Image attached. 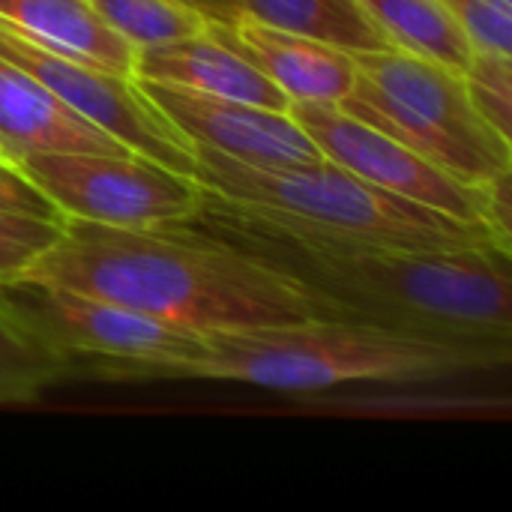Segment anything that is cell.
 Segmentation results:
<instances>
[{
    "label": "cell",
    "mask_w": 512,
    "mask_h": 512,
    "mask_svg": "<svg viewBox=\"0 0 512 512\" xmlns=\"http://www.w3.org/2000/svg\"><path fill=\"white\" fill-rule=\"evenodd\" d=\"M90 6L135 51L195 36L207 27V18L180 0H90Z\"/></svg>",
    "instance_id": "cell-17"
},
{
    "label": "cell",
    "mask_w": 512,
    "mask_h": 512,
    "mask_svg": "<svg viewBox=\"0 0 512 512\" xmlns=\"http://www.w3.org/2000/svg\"><path fill=\"white\" fill-rule=\"evenodd\" d=\"M66 375L69 366L63 357L24 336L0 315V405L33 402Z\"/></svg>",
    "instance_id": "cell-18"
},
{
    "label": "cell",
    "mask_w": 512,
    "mask_h": 512,
    "mask_svg": "<svg viewBox=\"0 0 512 512\" xmlns=\"http://www.w3.org/2000/svg\"><path fill=\"white\" fill-rule=\"evenodd\" d=\"M153 108L189 141L249 165L318 162L324 153L291 111H273L225 96H207L162 81L135 78Z\"/></svg>",
    "instance_id": "cell-10"
},
{
    "label": "cell",
    "mask_w": 512,
    "mask_h": 512,
    "mask_svg": "<svg viewBox=\"0 0 512 512\" xmlns=\"http://www.w3.org/2000/svg\"><path fill=\"white\" fill-rule=\"evenodd\" d=\"M186 222L291 279L315 318L512 357L507 252L321 243L204 192Z\"/></svg>",
    "instance_id": "cell-1"
},
{
    "label": "cell",
    "mask_w": 512,
    "mask_h": 512,
    "mask_svg": "<svg viewBox=\"0 0 512 512\" xmlns=\"http://www.w3.org/2000/svg\"><path fill=\"white\" fill-rule=\"evenodd\" d=\"M207 30L255 63L291 102L339 105L357 81L354 54L309 36L267 27L249 15H240L234 24L207 21Z\"/></svg>",
    "instance_id": "cell-11"
},
{
    "label": "cell",
    "mask_w": 512,
    "mask_h": 512,
    "mask_svg": "<svg viewBox=\"0 0 512 512\" xmlns=\"http://www.w3.org/2000/svg\"><path fill=\"white\" fill-rule=\"evenodd\" d=\"M498 3H507V6H512V0H498Z\"/></svg>",
    "instance_id": "cell-24"
},
{
    "label": "cell",
    "mask_w": 512,
    "mask_h": 512,
    "mask_svg": "<svg viewBox=\"0 0 512 512\" xmlns=\"http://www.w3.org/2000/svg\"><path fill=\"white\" fill-rule=\"evenodd\" d=\"M384 36L417 57L465 75L474 45L438 0H360Z\"/></svg>",
    "instance_id": "cell-16"
},
{
    "label": "cell",
    "mask_w": 512,
    "mask_h": 512,
    "mask_svg": "<svg viewBox=\"0 0 512 512\" xmlns=\"http://www.w3.org/2000/svg\"><path fill=\"white\" fill-rule=\"evenodd\" d=\"M66 222L159 228L195 216L201 189L138 153H33L12 162Z\"/></svg>",
    "instance_id": "cell-7"
},
{
    "label": "cell",
    "mask_w": 512,
    "mask_h": 512,
    "mask_svg": "<svg viewBox=\"0 0 512 512\" xmlns=\"http://www.w3.org/2000/svg\"><path fill=\"white\" fill-rule=\"evenodd\" d=\"M291 114L330 162L348 168L351 174L369 180L384 192L489 228L486 186L459 180L456 174L444 171L441 165L390 138L387 132L351 117L339 105L291 102Z\"/></svg>",
    "instance_id": "cell-9"
},
{
    "label": "cell",
    "mask_w": 512,
    "mask_h": 512,
    "mask_svg": "<svg viewBox=\"0 0 512 512\" xmlns=\"http://www.w3.org/2000/svg\"><path fill=\"white\" fill-rule=\"evenodd\" d=\"M0 210L39 216V219H48V222H66L57 213V207L3 156H0Z\"/></svg>",
    "instance_id": "cell-22"
},
{
    "label": "cell",
    "mask_w": 512,
    "mask_h": 512,
    "mask_svg": "<svg viewBox=\"0 0 512 512\" xmlns=\"http://www.w3.org/2000/svg\"><path fill=\"white\" fill-rule=\"evenodd\" d=\"M210 336L312 321L306 294L273 267L192 228L66 222L24 273Z\"/></svg>",
    "instance_id": "cell-2"
},
{
    "label": "cell",
    "mask_w": 512,
    "mask_h": 512,
    "mask_svg": "<svg viewBox=\"0 0 512 512\" xmlns=\"http://www.w3.org/2000/svg\"><path fill=\"white\" fill-rule=\"evenodd\" d=\"M192 180L204 195L306 240L390 249H498L510 255L486 225L384 192L327 156L294 165H249L192 144Z\"/></svg>",
    "instance_id": "cell-3"
},
{
    "label": "cell",
    "mask_w": 512,
    "mask_h": 512,
    "mask_svg": "<svg viewBox=\"0 0 512 512\" xmlns=\"http://www.w3.org/2000/svg\"><path fill=\"white\" fill-rule=\"evenodd\" d=\"M462 81L474 111L512 141V54L474 51Z\"/></svg>",
    "instance_id": "cell-19"
},
{
    "label": "cell",
    "mask_w": 512,
    "mask_h": 512,
    "mask_svg": "<svg viewBox=\"0 0 512 512\" xmlns=\"http://www.w3.org/2000/svg\"><path fill=\"white\" fill-rule=\"evenodd\" d=\"M132 78L177 84L207 96H225L273 111H291V99L255 63H249L237 48H231L207 27L195 36L138 48Z\"/></svg>",
    "instance_id": "cell-12"
},
{
    "label": "cell",
    "mask_w": 512,
    "mask_h": 512,
    "mask_svg": "<svg viewBox=\"0 0 512 512\" xmlns=\"http://www.w3.org/2000/svg\"><path fill=\"white\" fill-rule=\"evenodd\" d=\"M0 57L48 87L72 111L114 135L132 153L192 177V144L153 108L135 78L51 48L0 18Z\"/></svg>",
    "instance_id": "cell-8"
},
{
    "label": "cell",
    "mask_w": 512,
    "mask_h": 512,
    "mask_svg": "<svg viewBox=\"0 0 512 512\" xmlns=\"http://www.w3.org/2000/svg\"><path fill=\"white\" fill-rule=\"evenodd\" d=\"M507 363L510 357L486 348L312 318L285 327L210 333L186 378L240 381L276 393H324L363 381H438Z\"/></svg>",
    "instance_id": "cell-4"
},
{
    "label": "cell",
    "mask_w": 512,
    "mask_h": 512,
    "mask_svg": "<svg viewBox=\"0 0 512 512\" xmlns=\"http://www.w3.org/2000/svg\"><path fill=\"white\" fill-rule=\"evenodd\" d=\"M0 18L51 48L132 78L135 45L114 33L90 0H0Z\"/></svg>",
    "instance_id": "cell-14"
},
{
    "label": "cell",
    "mask_w": 512,
    "mask_h": 512,
    "mask_svg": "<svg viewBox=\"0 0 512 512\" xmlns=\"http://www.w3.org/2000/svg\"><path fill=\"white\" fill-rule=\"evenodd\" d=\"M33 153H132L114 135L72 111L24 69L0 57V156Z\"/></svg>",
    "instance_id": "cell-13"
},
{
    "label": "cell",
    "mask_w": 512,
    "mask_h": 512,
    "mask_svg": "<svg viewBox=\"0 0 512 512\" xmlns=\"http://www.w3.org/2000/svg\"><path fill=\"white\" fill-rule=\"evenodd\" d=\"M0 315L66 360L69 372L105 378H186L204 336L162 324L120 303L33 276L0 282Z\"/></svg>",
    "instance_id": "cell-6"
},
{
    "label": "cell",
    "mask_w": 512,
    "mask_h": 512,
    "mask_svg": "<svg viewBox=\"0 0 512 512\" xmlns=\"http://www.w3.org/2000/svg\"><path fill=\"white\" fill-rule=\"evenodd\" d=\"M474 51L512 54V6L498 0H438Z\"/></svg>",
    "instance_id": "cell-21"
},
{
    "label": "cell",
    "mask_w": 512,
    "mask_h": 512,
    "mask_svg": "<svg viewBox=\"0 0 512 512\" xmlns=\"http://www.w3.org/2000/svg\"><path fill=\"white\" fill-rule=\"evenodd\" d=\"M237 6L267 27L309 36L348 54L396 48L360 0H237Z\"/></svg>",
    "instance_id": "cell-15"
},
{
    "label": "cell",
    "mask_w": 512,
    "mask_h": 512,
    "mask_svg": "<svg viewBox=\"0 0 512 512\" xmlns=\"http://www.w3.org/2000/svg\"><path fill=\"white\" fill-rule=\"evenodd\" d=\"M63 225L66 222L0 210V282L24 276L36 264V258L54 246Z\"/></svg>",
    "instance_id": "cell-20"
},
{
    "label": "cell",
    "mask_w": 512,
    "mask_h": 512,
    "mask_svg": "<svg viewBox=\"0 0 512 512\" xmlns=\"http://www.w3.org/2000/svg\"><path fill=\"white\" fill-rule=\"evenodd\" d=\"M357 81L339 102L465 183L486 186L512 168V141L471 105L459 72L402 48L354 54Z\"/></svg>",
    "instance_id": "cell-5"
},
{
    "label": "cell",
    "mask_w": 512,
    "mask_h": 512,
    "mask_svg": "<svg viewBox=\"0 0 512 512\" xmlns=\"http://www.w3.org/2000/svg\"><path fill=\"white\" fill-rule=\"evenodd\" d=\"M180 3L192 6L207 21H219V24H234L243 15L240 6H237V0H180Z\"/></svg>",
    "instance_id": "cell-23"
}]
</instances>
